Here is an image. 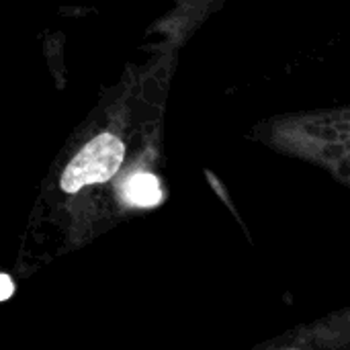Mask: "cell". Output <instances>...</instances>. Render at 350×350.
I'll return each mask as SVG.
<instances>
[{"label": "cell", "instance_id": "1", "mask_svg": "<svg viewBox=\"0 0 350 350\" xmlns=\"http://www.w3.org/2000/svg\"><path fill=\"white\" fill-rule=\"evenodd\" d=\"M123 144L111 133L94 137L66 168L62 176V189L66 193H76L86 185L109 180L121 166Z\"/></svg>", "mask_w": 350, "mask_h": 350}, {"label": "cell", "instance_id": "2", "mask_svg": "<svg viewBox=\"0 0 350 350\" xmlns=\"http://www.w3.org/2000/svg\"><path fill=\"white\" fill-rule=\"evenodd\" d=\"M123 197L129 205L137 207H154L162 201V191L160 183L154 174L142 172V174H131L123 183Z\"/></svg>", "mask_w": 350, "mask_h": 350}, {"label": "cell", "instance_id": "3", "mask_svg": "<svg viewBox=\"0 0 350 350\" xmlns=\"http://www.w3.org/2000/svg\"><path fill=\"white\" fill-rule=\"evenodd\" d=\"M12 291H14V285H12L10 277H6V275H0V301L8 299V297L12 295Z\"/></svg>", "mask_w": 350, "mask_h": 350}]
</instances>
